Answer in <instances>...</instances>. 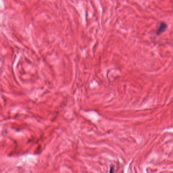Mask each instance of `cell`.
Wrapping results in <instances>:
<instances>
[{"label": "cell", "mask_w": 173, "mask_h": 173, "mask_svg": "<svg viewBox=\"0 0 173 173\" xmlns=\"http://www.w3.org/2000/svg\"><path fill=\"white\" fill-rule=\"evenodd\" d=\"M167 27H168V25L165 22H161L160 24V27L158 28V30L157 31V35H160L161 34L165 32L166 30V28H167Z\"/></svg>", "instance_id": "6da1fadb"}, {"label": "cell", "mask_w": 173, "mask_h": 173, "mask_svg": "<svg viewBox=\"0 0 173 173\" xmlns=\"http://www.w3.org/2000/svg\"><path fill=\"white\" fill-rule=\"evenodd\" d=\"M110 173H114V172H113V169H111V171H110Z\"/></svg>", "instance_id": "7a4b0ae2"}]
</instances>
